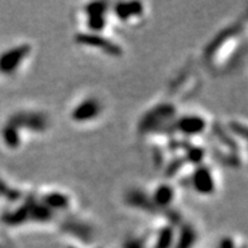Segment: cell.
Wrapping results in <instances>:
<instances>
[{
    "label": "cell",
    "instance_id": "1",
    "mask_svg": "<svg viewBox=\"0 0 248 248\" xmlns=\"http://www.w3.org/2000/svg\"><path fill=\"white\" fill-rule=\"evenodd\" d=\"M177 118L176 107L170 103H161L148 109L138 122V131L142 134H160L175 132Z\"/></svg>",
    "mask_w": 248,
    "mask_h": 248
},
{
    "label": "cell",
    "instance_id": "2",
    "mask_svg": "<svg viewBox=\"0 0 248 248\" xmlns=\"http://www.w3.org/2000/svg\"><path fill=\"white\" fill-rule=\"evenodd\" d=\"M8 123L19 131L26 128L33 133H43L49 127L48 117L41 111H16L8 119Z\"/></svg>",
    "mask_w": 248,
    "mask_h": 248
},
{
    "label": "cell",
    "instance_id": "3",
    "mask_svg": "<svg viewBox=\"0 0 248 248\" xmlns=\"http://www.w3.org/2000/svg\"><path fill=\"white\" fill-rule=\"evenodd\" d=\"M31 51L32 47L28 43H20L3 51L0 53V74L5 76L13 75L22 66L24 60L28 59Z\"/></svg>",
    "mask_w": 248,
    "mask_h": 248
},
{
    "label": "cell",
    "instance_id": "4",
    "mask_svg": "<svg viewBox=\"0 0 248 248\" xmlns=\"http://www.w3.org/2000/svg\"><path fill=\"white\" fill-rule=\"evenodd\" d=\"M74 39L80 46L98 48L100 49L101 52L107 53V55L111 56V57H119V56L123 55V49H122V47L118 43L113 42L111 39L101 36L99 33H78V34H75Z\"/></svg>",
    "mask_w": 248,
    "mask_h": 248
},
{
    "label": "cell",
    "instance_id": "5",
    "mask_svg": "<svg viewBox=\"0 0 248 248\" xmlns=\"http://www.w3.org/2000/svg\"><path fill=\"white\" fill-rule=\"evenodd\" d=\"M109 4L105 1H94L89 3L84 7L86 14V27L90 33H99L100 34L108 24L107 13H108Z\"/></svg>",
    "mask_w": 248,
    "mask_h": 248
},
{
    "label": "cell",
    "instance_id": "6",
    "mask_svg": "<svg viewBox=\"0 0 248 248\" xmlns=\"http://www.w3.org/2000/svg\"><path fill=\"white\" fill-rule=\"evenodd\" d=\"M103 111V105L95 98H86L75 105L71 110V119L75 123H88L99 117Z\"/></svg>",
    "mask_w": 248,
    "mask_h": 248
},
{
    "label": "cell",
    "instance_id": "7",
    "mask_svg": "<svg viewBox=\"0 0 248 248\" xmlns=\"http://www.w3.org/2000/svg\"><path fill=\"white\" fill-rule=\"evenodd\" d=\"M242 30H243V26H242V23H239V22L225 27L224 30H222L218 34H216L214 38L206 45V47L204 48V59H205L206 61H208V60H212L213 57L219 52V49L222 48L225 43L229 42L231 39H233L234 37L238 36Z\"/></svg>",
    "mask_w": 248,
    "mask_h": 248
},
{
    "label": "cell",
    "instance_id": "8",
    "mask_svg": "<svg viewBox=\"0 0 248 248\" xmlns=\"http://www.w3.org/2000/svg\"><path fill=\"white\" fill-rule=\"evenodd\" d=\"M191 185L200 195H212L216 191V180L213 176L210 167L199 165L191 175Z\"/></svg>",
    "mask_w": 248,
    "mask_h": 248
},
{
    "label": "cell",
    "instance_id": "9",
    "mask_svg": "<svg viewBox=\"0 0 248 248\" xmlns=\"http://www.w3.org/2000/svg\"><path fill=\"white\" fill-rule=\"evenodd\" d=\"M206 127H208V123L205 119L196 114L177 117L175 121V132L181 133L186 137L199 136L205 131Z\"/></svg>",
    "mask_w": 248,
    "mask_h": 248
},
{
    "label": "cell",
    "instance_id": "10",
    "mask_svg": "<svg viewBox=\"0 0 248 248\" xmlns=\"http://www.w3.org/2000/svg\"><path fill=\"white\" fill-rule=\"evenodd\" d=\"M125 204L134 209L147 212L150 214H161L162 212L157 209L151 196L140 189H132L125 194Z\"/></svg>",
    "mask_w": 248,
    "mask_h": 248
},
{
    "label": "cell",
    "instance_id": "11",
    "mask_svg": "<svg viewBox=\"0 0 248 248\" xmlns=\"http://www.w3.org/2000/svg\"><path fill=\"white\" fill-rule=\"evenodd\" d=\"M62 231L65 233H69L72 237L80 239L82 242H90L93 239V228L89 224H86L82 220L78 219H67L62 223Z\"/></svg>",
    "mask_w": 248,
    "mask_h": 248
},
{
    "label": "cell",
    "instance_id": "12",
    "mask_svg": "<svg viewBox=\"0 0 248 248\" xmlns=\"http://www.w3.org/2000/svg\"><path fill=\"white\" fill-rule=\"evenodd\" d=\"M144 7L140 1L117 3L113 5V13L121 22H129L132 18H140L143 16Z\"/></svg>",
    "mask_w": 248,
    "mask_h": 248
},
{
    "label": "cell",
    "instance_id": "13",
    "mask_svg": "<svg viewBox=\"0 0 248 248\" xmlns=\"http://www.w3.org/2000/svg\"><path fill=\"white\" fill-rule=\"evenodd\" d=\"M151 199L157 209L162 213H166L170 209L171 202L175 199V190L169 184H161L155 189L154 194L151 195Z\"/></svg>",
    "mask_w": 248,
    "mask_h": 248
},
{
    "label": "cell",
    "instance_id": "14",
    "mask_svg": "<svg viewBox=\"0 0 248 248\" xmlns=\"http://www.w3.org/2000/svg\"><path fill=\"white\" fill-rule=\"evenodd\" d=\"M28 205H30V220L37 223H47L52 220L55 217V212L48 209L46 205L36 199H28Z\"/></svg>",
    "mask_w": 248,
    "mask_h": 248
},
{
    "label": "cell",
    "instance_id": "15",
    "mask_svg": "<svg viewBox=\"0 0 248 248\" xmlns=\"http://www.w3.org/2000/svg\"><path fill=\"white\" fill-rule=\"evenodd\" d=\"M39 202H42L43 205H46L48 209L52 212H57V210H65L69 208L70 199L66 194H62L60 191H51L47 193L46 195H43Z\"/></svg>",
    "mask_w": 248,
    "mask_h": 248
},
{
    "label": "cell",
    "instance_id": "16",
    "mask_svg": "<svg viewBox=\"0 0 248 248\" xmlns=\"http://www.w3.org/2000/svg\"><path fill=\"white\" fill-rule=\"evenodd\" d=\"M198 241V232L194 228V225L189 223H184L180 228L179 237L173 243L172 248H193Z\"/></svg>",
    "mask_w": 248,
    "mask_h": 248
},
{
    "label": "cell",
    "instance_id": "17",
    "mask_svg": "<svg viewBox=\"0 0 248 248\" xmlns=\"http://www.w3.org/2000/svg\"><path fill=\"white\" fill-rule=\"evenodd\" d=\"M3 220L5 224L12 225V227H16V225L24 224L26 222H28L30 220V205H28V202H23L16 209L4 214Z\"/></svg>",
    "mask_w": 248,
    "mask_h": 248
},
{
    "label": "cell",
    "instance_id": "18",
    "mask_svg": "<svg viewBox=\"0 0 248 248\" xmlns=\"http://www.w3.org/2000/svg\"><path fill=\"white\" fill-rule=\"evenodd\" d=\"M0 134H1V140H3L4 144H5L8 148H10V150H16V148L19 147L20 143H22L20 131L19 129H16L13 124L8 123V122L4 124V127L1 128Z\"/></svg>",
    "mask_w": 248,
    "mask_h": 248
},
{
    "label": "cell",
    "instance_id": "19",
    "mask_svg": "<svg viewBox=\"0 0 248 248\" xmlns=\"http://www.w3.org/2000/svg\"><path fill=\"white\" fill-rule=\"evenodd\" d=\"M213 133H214V136L217 137V140H219V142H220L229 152H235V154H237V151L239 150L238 144L235 143L234 138H233L228 132L225 131L220 124H213Z\"/></svg>",
    "mask_w": 248,
    "mask_h": 248
},
{
    "label": "cell",
    "instance_id": "20",
    "mask_svg": "<svg viewBox=\"0 0 248 248\" xmlns=\"http://www.w3.org/2000/svg\"><path fill=\"white\" fill-rule=\"evenodd\" d=\"M175 243V228L172 225H166L160 229L154 248H172Z\"/></svg>",
    "mask_w": 248,
    "mask_h": 248
},
{
    "label": "cell",
    "instance_id": "21",
    "mask_svg": "<svg viewBox=\"0 0 248 248\" xmlns=\"http://www.w3.org/2000/svg\"><path fill=\"white\" fill-rule=\"evenodd\" d=\"M185 158L186 163L190 162L193 163V165H202V161L205 158V150L200 146H193V144H190L189 147L185 150Z\"/></svg>",
    "mask_w": 248,
    "mask_h": 248
},
{
    "label": "cell",
    "instance_id": "22",
    "mask_svg": "<svg viewBox=\"0 0 248 248\" xmlns=\"http://www.w3.org/2000/svg\"><path fill=\"white\" fill-rule=\"evenodd\" d=\"M214 157L219 162L224 165L227 167H233V169H237V167L241 166V160H239L238 155L235 152H225V154H222L219 151H216L214 152Z\"/></svg>",
    "mask_w": 248,
    "mask_h": 248
},
{
    "label": "cell",
    "instance_id": "23",
    "mask_svg": "<svg viewBox=\"0 0 248 248\" xmlns=\"http://www.w3.org/2000/svg\"><path fill=\"white\" fill-rule=\"evenodd\" d=\"M185 163H186V161L184 157H176V158H173L171 162L167 163L166 172H165V175H166L167 177L175 176V175H176V173L179 172L181 169H183Z\"/></svg>",
    "mask_w": 248,
    "mask_h": 248
},
{
    "label": "cell",
    "instance_id": "24",
    "mask_svg": "<svg viewBox=\"0 0 248 248\" xmlns=\"http://www.w3.org/2000/svg\"><path fill=\"white\" fill-rule=\"evenodd\" d=\"M0 195L4 196V198H7L8 200L16 202L18 199H20L22 193H20V191H18V190L12 189L10 186H8L7 184L3 183V181L0 180Z\"/></svg>",
    "mask_w": 248,
    "mask_h": 248
},
{
    "label": "cell",
    "instance_id": "25",
    "mask_svg": "<svg viewBox=\"0 0 248 248\" xmlns=\"http://www.w3.org/2000/svg\"><path fill=\"white\" fill-rule=\"evenodd\" d=\"M227 128L229 129L228 133L235 134V136H238V137L243 138V140H246V137H247V128H246L245 124L239 123V122H229Z\"/></svg>",
    "mask_w": 248,
    "mask_h": 248
},
{
    "label": "cell",
    "instance_id": "26",
    "mask_svg": "<svg viewBox=\"0 0 248 248\" xmlns=\"http://www.w3.org/2000/svg\"><path fill=\"white\" fill-rule=\"evenodd\" d=\"M124 248H144V241L143 239H132V241L127 242Z\"/></svg>",
    "mask_w": 248,
    "mask_h": 248
},
{
    "label": "cell",
    "instance_id": "27",
    "mask_svg": "<svg viewBox=\"0 0 248 248\" xmlns=\"http://www.w3.org/2000/svg\"><path fill=\"white\" fill-rule=\"evenodd\" d=\"M219 248H235V245L232 241H223L220 242Z\"/></svg>",
    "mask_w": 248,
    "mask_h": 248
},
{
    "label": "cell",
    "instance_id": "28",
    "mask_svg": "<svg viewBox=\"0 0 248 248\" xmlns=\"http://www.w3.org/2000/svg\"><path fill=\"white\" fill-rule=\"evenodd\" d=\"M69 248H75V247H69Z\"/></svg>",
    "mask_w": 248,
    "mask_h": 248
}]
</instances>
